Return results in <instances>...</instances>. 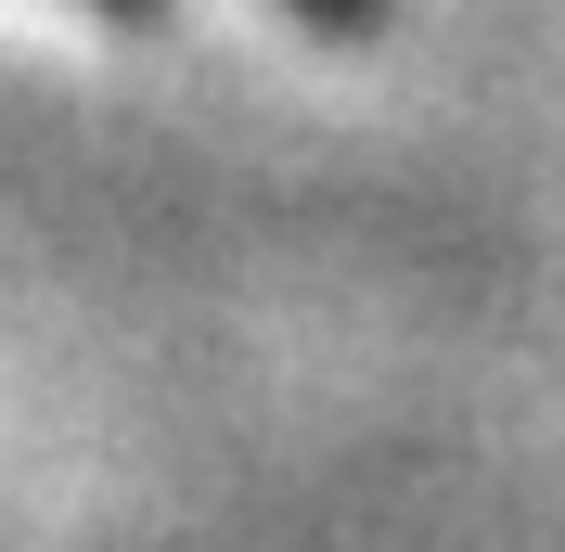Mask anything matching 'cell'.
<instances>
[{"instance_id":"obj_1","label":"cell","mask_w":565,"mask_h":552,"mask_svg":"<svg viewBox=\"0 0 565 552\" xmlns=\"http://www.w3.org/2000/svg\"><path fill=\"white\" fill-rule=\"evenodd\" d=\"M282 13L321 26V39H373V26H386V0H282Z\"/></svg>"},{"instance_id":"obj_2","label":"cell","mask_w":565,"mask_h":552,"mask_svg":"<svg viewBox=\"0 0 565 552\" xmlns=\"http://www.w3.org/2000/svg\"><path fill=\"white\" fill-rule=\"evenodd\" d=\"M90 13H168V0H90Z\"/></svg>"}]
</instances>
